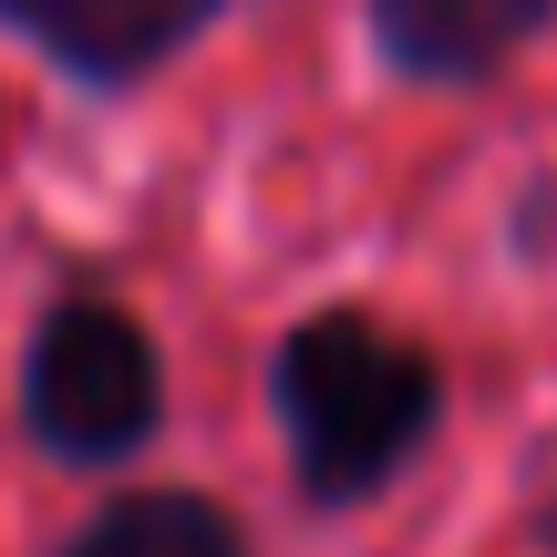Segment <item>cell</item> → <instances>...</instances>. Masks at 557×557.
I'll list each match as a JSON object with an SVG mask.
<instances>
[{
	"mask_svg": "<svg viewBox=\"0 0 557 557\" xmlns=\"http://www.w3.org/2000/svg\"><path fill=\"white\" fill-rule=\"evenodd\" d=\"M278 423H289L310 496H372L434 423V372H423V351H403L393 331L351 310L299 320L278 351Z\"/></svg>",
	"mask_w": 557,
	"mask_h": 557,
	"instance_id": "1",
	"label": "cell"
},
{
	"mask_svg": "<svg viewBox=\"0 0 557 557\" xmlns=\"http://www.w3.org/2000/svg\"><path fill=\"white\" fill-rule=\"evenodd\" d=\"M21 403H32V434L52 444V455H135L145 434H156V351H145V331L114 310V299H62L52 320H41L32 341V372H21Z\"/></svg>",
	"mask_w": 557,
	"mask_h": 557,
	"instance_id": "2",
	"label": "cell"
},
{
	"mask_svg": "<svg viewBox=\"0 0 557 557\" xmlns=\"http://www.w3.org/2000/svg\"><path fill=\"white\" fill-rule=\"evenodd\" d=\"M218 0H0L11 32H32L52 62L94 83H124V73H156L176 41H197V21Z\"/></svg>",
	"mask_w": 557,
	"mask_h": 557,
	"instance_id": "3",
	"label": "cell"
},
{
	"mask_svg": "<svg viewBox=\"0 0 557 557\" xmlns=\"http://www.w3.org/2000/svg\"><path fill=\"white\" fill-rule=\"evenodd\" d=\"M393 62L413 73H485L547 21V0H372Z\"/></svg>",
	"mask_w": 557,
	"mask_h": 557,
	"instance_id": "4",
	"label": "cell"
},
{
	"mask_svg": "<svg viewBox=\"0 0 557 557\" xmlns=\"http://www.w3.org/2000/svg\"><path fill=\"white\" fill-rule=\"evenodd\" d=\"M62 557H238V527L207 496H124L103 506Z\"/></svg>",
	"mask_w": 557,
	"mask_h": 557,
	"instance_id": "5",
	"label": "cell"
},
{
	"mask_svg": "<svg viewBox=\"0 0 557 557\" xmlns=\"http://www.w3.org/2000/svg\"><path fill=\"white\" fill-rule=\"evenodd\" d=\"M547 537H557V506H547Z\"/></svg>",
	"mask_w": 557,
	"mask_h": 557,
	"instance_id": "6",
	"label": "cell"
}]
</instances>
